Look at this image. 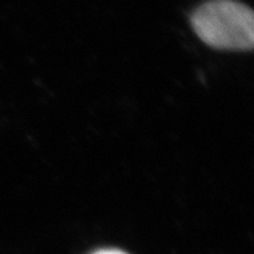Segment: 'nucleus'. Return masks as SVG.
Listing matches in <instances>:
<instances>
[{
	"label": "nucleus",
	"mask_w": 254,
	"mask_h": 254,
	"mask_svg": "<svg viewBox=\"0 0 254 254\" xmlns=\"http://www.w3.org/2000/svg\"><path fill=\"white\" fill-rule=\"evenodd\" d=\"M92 254H127L122 251H118V249H101V251H97Z\"/></svg>",
	"instance_id": "obj_2"
},
{
	"label": "nucleus",
	"mask_w": 254,
	"mask_h": 254,
	"mask_svg": "<svg viewBox=\"0 0 254 254\" xmlns=\"http://www.w3.org/2000/svg\"><path fill=\"white\" fill-rule=\"evenodd\" d=\"M192 26L204 43L219 50H251L254 44V14L235 0H211L192 14Z\"/></svg>",
	"instance_id": "obj_1"
}]
</instances>
